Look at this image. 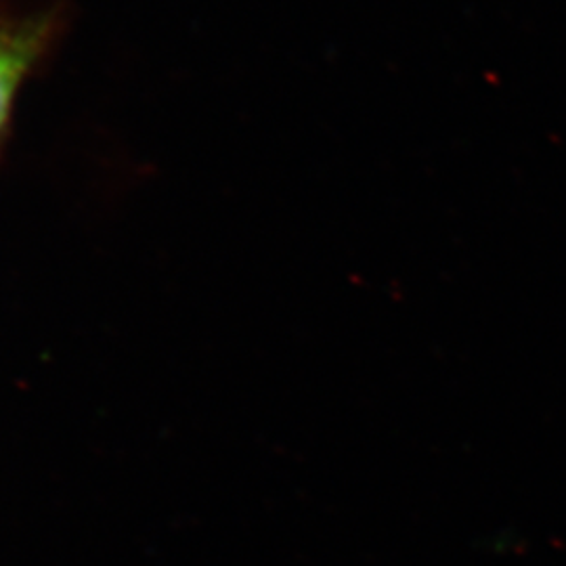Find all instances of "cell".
Masks as SVG:
<instances>
[{
    "mask_svg": "<svg viewBox=\"0 0 566 566\" xmlns=\"http://www.w3.org/2000/svg\"><path fill=\"white\" fill-rule=\"evenodd\" d=\"M61 30L60 9H0V142L21 86L51 57Z\"/></svg>",
    "mask_w": 566,
    "mask_h": 566,
    "instance_id": "cell-1",
    "label": "cell"
}]
</instances>
